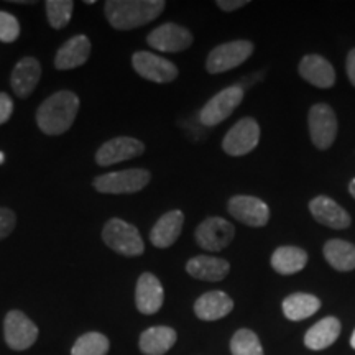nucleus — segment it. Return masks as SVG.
<instances>
[{
	"mask_svg": "<svg viewBox=\"0 0 355 355\" xmlns=\"http://www.w3.org/2000/svg\"><path fill=\"white\" fill-rule=\"evenodd\" d=\"M79 97L71 91H58L43 101L37 110V123L46 135L68 132L78 117Z\"/></svg>",
	"mask_w": 355,
	"mask_h": 355,
	"instance_id": "obj_1",
	"label": "nucleus"
},
{
	"mask_svg": "<svg viewBox=\"0 0 355 355\" xmlns=\"http://www.w3.org/2000/svg\"><path fill=\"white\" fill-rule=\"evenodd\" d=\"M165 7L163 0H109L104 12L114 28L133 30L157 19Z\"/></svg>",
	"mask_w": 355,
	"mask_h": 355,
	"instance_id": "obj_2",
	"label": "nucleus"
},
{
	"mask_svg": "<svg viewBox=\"0 0 355 355\" xmlns=\"http://www.w3.org/2000/svg\"><path fill=\"white\" fill-rule=\"evenodd\" d=\"M102 241L110 250L123 257H139L145 252V243L139 229L119 217H114L104 225Z\"/></svg>",
	"mask_w": 355,
	"mask_h": 355,
	"instance_id": "obj_3",
	"label": "nucleus"
},
{
	"mask_svg": "<svg viewBox=\"0 0 355 355\" xmlns=\"http://www.w3.org/2000/svg\"><path fill=\"white\" fill-rule=\"evenodd\" d=\"M150 180H152L150 171L141 170V168H132V170L97 176L92 181V186L102 194H133L144 189L150 183Z\"/></svg>",
	"mask_w": 355,
	"mask_h": 355,
	"instance_id": "obj_4",
	"label": "nucleus"
},
{
	"mask_svg": "<svg viewBox=\"0 0 355 355\" xmlns=\"http://www.w3.org/2000/svg\"><path fill=\"white\" fill-rule=\"evenodd\" d=\"M252 53H254V44L245 42V40L219 44L207 56L206 69L211 74L225 73V71L234 69L242 63H245V60L250 58Z\"/></svg>",
	"mask_w": 355,
	"mask_h": 355,
	"instance_id": "obj_5",
	"label": "nucleus"
},
{
	"mask_svg": "<svg viewBox=\"0 0 355 355\" xmlns=\"http://www.w3.org/2000/svg\"><path fill=\"white\" fill-rule=\"evenodd\" d=\"M243 99V89L241 86H230L212 99L199 112V121L206 127H216L230 117Z\"/></svg>",
	"mask_w": 355,
	"mask_h": 355,
	"instance_id": "obj_6",
	"label": "nucleus"
},
{
	"mask_svg": "<svg viewBox=\"0 0 355 355\" xmlns=\"http://www.w3.org/2000/svg\"><path fill=\"white\" fill-rule=\"evenodd\" d=\"M3 337H6V343L10 349L25 350L37 343L38 327L21 311L13 309L3 321Z\"/></svg>",
	"mask_w": 355,
	"mask_h": 355,
	"instance_id": "obj_7",
	"label": "nucleus"
},
{
	"mask_svg": "<svg viewBox=\"0 0 355 355\" xmlns=\"http://www.w3.org/2000/svg\"><path fill=\"white\" fill-rule=\"evenodd\" d=\"M309 135L313 145L319 150H327L337 137V119L334 110L327 104L313 105L308 115Z\"/></svg>",
	"mask_w": 355,
	"mask_h": 355,
	"instance_id": "obj_8",
	"label": "nucleus"
},
{
	"mask_svg": "<svg viewBox=\"0 0 355 355\" xmlns=\"http://www.w3.org/2000/svg\"><path fill=\"white\" fill-rule=\"evenodd\" d=\"M198 245L207 252H220L234 241L235 227L222 217H207L198 225L196 232Z\"/></svg>",
	"mask_w": 355,
	"mask_h": 355,
	"instance_id": "obj_9",
	"label": "nucleus"
},
{
	"mask_svg": "<svg viewBox=\"0 0 355 355\" xmlns=\"http://www.w3.org/2000/svg\"><path fill=\"white\" fill-rule=\"evenodd\" d=\"M260 127L257 121L250 117L242 119L230 130L225 133L222 140V148L230 157H242L250 153L259 145Z\"/></svg>",
	"mask_w": 355,
	"mask_h": 355,
	"instance_id": "obj_10",
	"label": "nucleus"
},
{
	"mask_svg": "<svg viewBox=\"0 0 355 355\" xmlns=\"http://www.w3.org/2000/svg\"><path fill=\"white\" fill-rule=\"evenodd\" d=\"M133 69L140 74L144 79H148L152 83L166 84L175 81L178 78V68L170 60L153 55L148 51H137L132 56Z\"/></svg>",
	"mask_w": 355,
	"mask_h": 355,
	"instance_id": "obj_11",
	"label": "nucleus"
},
{
	"mask_svg": "<svg viewBox=\"0 0 355 355\" xmlns=\"http://www.w3.org/2000/svg\"><path fill=\"white\" fill-rule=\"evenodd\" d=\"M145 145L133 137H115L105 141L96 152V163L99 166H110L115 163L127 162L144 155Z\"/></svg>",
	"mask_w": 355,
	"mask_h": 355,
	"instance_id": "obj_12",
	"label": "nucleus"
},
{
	"mask_svg": "<svg viewBox=\"0 0 355 355\" xmlns=\"http://www.w3.org/2000/svg\"><path fill=\"white\" fill-rule=\"evenodd\" d=\"M194 38L189 30L178 24H163L146 37V43L158 51L180 53L188 50Z\"/></svg>",
	"mask_w": 355,
	"mask_h": 355,
	"instance_id": "obj_13",
	"label": "nucleus"
},
{
	"mask_svg": "<svg viewBox=\"0 0 355 355\" xmlns=\"http://www.w3.org/2000/svg\"><path fill=\"white\" fill-rule=\"evenodd\" d=\"M230 216L248 227H263L270 219L268 206L254 196H234L227 204Z\"/></svg>",
	"mask_w": 355,
	"mask_h": 355,
	"instance_id": "obj_14",
	"label": "nucleus"
},
{
	"mask_svg": "<svg viewBox=\"0 0 355 355\" xmlns=\"http://www.w3.org/2000/svg\"><path fill=\"white\" fill-rule=\"evenodd\" d=\"M40 78H42V64L38 63L37 58H21L13 68L10 76V84L15 96L20 99H26V97L32 96L38 86Z\"/></svg>",
	"mask_w": 355,
	"mask_h": 355,
	"instance_id": "obj_15",
	"label": "nucleus"
},
{
	"mask_svg": "<svg viewBox=\"0 0 355 355\" xmlns=\"http://www.w3.org/2000/svg\"><path fill=\"white\" fill-rule=\"evenodd\" d=\"M165 291L153 273L140 275L135 288V304L141 314H155L163 306Z\"/></svg>",
	"mask_w": 355,
	"mask_h": 355,
	"instance_id": "obj_16",
	"label": "nucleus"
},
{
	"mask_svg": "<svg viewBox=\"0 0 355 355\" xmlns=\"http://www.w3.org/2000/svg\"><path fill=\"white\" fill-rule=\"evenodd\" d=\"M309 211L319 224L331 229H347L350 225L349 212L339 206L334 199L318 196L309 202Z\"/></svg>",
	"mask_w": 355,
	"mask_h": 355,
	"instance_id": "obj_17",
	"label": "nucleus"
},
{
	"mask_svg": "<svg viewBox=\"0 0 355 355\" xmlns=\"http://www.w3.org/2000/svg\"><path fill=\"white\" fill-rule=\"evenodd\" d=\"M89 56H91V42L86 35H76L58 50L55 56V68L60 71L79 68L86 63Z\"/></svg>",
	"mask_w": 355,
	"mask_h": 355,
	"instance_id": "obj_18",
	"label": "nucleus"
},
{
	"mask_svg": "<svg viewBox=\"0 0 355 355\" xmlns=\"http://www.w3.org/2000/svg\"><path fill=\"white\" fill-rule=\"evenodd\" d=\"M300 74L304 81L321 89L332 87L336 83L334 68L326 58L319 55L304 56L300 63Z\"/></svg>",
	"mask_w": 355,
	"mask_h": 355,
	"instance_id": "obj_19",
	"label": "nucleus"
},
{
	"mask_svg": "<svg viewBox=\"0 0 355 355\" xmlns=\"http://www.w3.org/2000/svg\"><path fill=\"white\" fill-rule=\"evenodd\" d=\"M184 224V214L181 211H170L159 217L150 232V241L155 247L168 248L180 239Z\"/></svg>",
	"mask_w": 355,
	"mask_h": 355,
	"instance_id": "obj_20",
	"label": "nucleus"
},
{
	"mask_svg": "<svg viewBox=\"0 0 355 355\" xmlns=\"http://www.w3.org/2000/svg\"><path fill=\"white\" fill-rule=\"evenodd\" d=\"M186 270L193 278L202 279V282H220L229 275L230 265L229 261L217 259V257L209 255H198L193 257L188 263Z\"/></svg>",
	"mask_w": 355,
	"mask_h": 355,
	"instance_id": "obj_21",
	"label": "nucleus"
},
{
	"mask_svg": "<svg viewBox=\"0 0 355 355\" xmlns=\"http://www.w3.org/2000/svg\"><path fill=\"white\" fill-rule=\"evenodd\" d=\"M234 309V301L222 291L204 293L194 304V313L202 321H217L225 318Z\"/></svg>",
	"mask_w": 355,
	"mask_h": 355,
	"instance_id": "obj_22",
	"label": "nucleus"
},
{
	"mask_svg": "<svg viewBox=\"0 0 355 355\" xmlns=\"http://www.w3.org/2000/svg\"><path fill=\"white\" fill-rule=\"evenodd\" d=\"M176 331L168 326H155L140 336V350L145 355H165L176 343Z\"/></svg>",
	"mask_w": 355,
	"mask_h": 355,
	"instance_id": "obj_23",
	"label": "nucleus"
},
{
	"mask_svg": "<svg viewBox=\"0 0 355 355\" xmlns=\"http://www.w3.org/2000/svg\"><path fill=\"white\" fill-rule=\"evenodd\" d=\"M340 334V322L337 318H324L306 332L304 344L311 350H322L334 344Z\"/></svg>",
	"mask_w": 355,
	"mask_h": 355,
	"instance_id": "obj_24",
	"label": "nucleus"
},
{
	"mask_svg": "<svg viewBox=\"0 0 355 355\" xmlns=\"http://www.w3.org/2000/svg\"><path fill=\"white\" fill-rule=\"evenodd\" d=\"M306 261H308V254L303 248L293 245L279 247L272 255V266L279 275L298 273L306 266Z\"/></svg>",
	"mask_w": 355,
	"mask_h": 355,
	"instance_id": "obj_25",
	"label": "nucleus"
},
{
	"mask_svg": "<svg viewBox=\"0 0 355 355\" xmlns=\"http://www.w3.org/2000/svg\"><path fill=\"white\" fill-rule=\"evenodd\" d=\"M321 301L316 296L306 293H295L283 301V313L290 321H303L318 313Z\"/></svg>",
	"mask_w": 355,
	"mask_h": 355,
	"instance_id": "obj_26",
	"label": "nucleus"
},
{
	"mask_svg": "<svg viewBox=\"0 0 355 355\" xmlns=\"http://www.w3.org/2000/svg\"><path fill=\"white\" fill-rule=\"evenodd\" d=\"M324 257L327 263L339 272L355 270V245L352 243L339 241V239L329 241L324 245Z\"/></svg>",
	"mask_w": 355,
	"mask_h": 355,
	"instance_id": "obj_27",
	"label": "nucleus"
},
{
	"mask_svg": "<svg viewBox=\"0 0 355 355\" xmlns=\"http://www.w3.org/2000/svg\"><path fill=\"white\" fill-rule=\"evenodd\" d=\"M109 339L101 332H87L74 343L71 355H107Z\"/></svg>",
	"mask_w": 355,
	"mask_h": 355,
	"instance_id": "obj_28",
	"label": "nucleus"
},
{
	"mask_svg": "<svg viewBox=\"0 0 355 355\" xmlns=\"http://www.w3.org/2000/svg\"><path fill=\"white\" fill-rule=\"evenodd\" d=\"M230 352L232 355H263V347L254 331L241 329L230 340Z\"/></svg>",
	"mask_w": 355,
	"mask_h": 355,
	"instance_id": "obj_29",
	"label": "nucleus"
},
{
	"mask_svg": "<svg viewBox=\"0 0 355 355\" xmlns=\"http://www.w3.org/2000/svg\"><path fill=\"white\" fill-rule=\"evenodd\" d=\"M44 7H46V17L50 25L53 28L60 30L69 24L71 17H73L74 2H71V0H48Z\"/></svg>",
	"mask_w": 355,
	"mask_h": 355,
	"instance_id": "obj_30",
	"label": "nucleus"
},
{
	"mask_svg": "<svg viewBox=\"0 0 355 355\" xmlns=\"http://www.w3.org/2000/svg\"><path fill=\"white\" fill-rule=\"evenodd\" d=\"M20 24L12 13L0 10V42L12 43L19 38Z\"/></svg>",
	"mask_w": 355,
	"mask_h": 355,
	"instance_id": "obj_31",
	"label": "nucleus"
},
{
	"mask_svg": "<svg viewBox=\"0 0 355 355\" xmlns=\"http://www.w3.org/2000/svg\"><path fill=\"white\" fill-rule=\"evenodd\" d=\"M15 224H17L15 212L7 209V207H0V241L12 234V230L15 229Z\"/></svg>",
	"mask_w": 355,
	"mask_h": 355,
	"instance_id": "obj_32",
	"label": "nucleus"
},
{
	"mask_svg": "<svg viewBox=\"0 0 355 355\" xmlns=\"http://www.w3.org/2000/svg\"><path fill=\"white\" fill-rule=\"evenodd\" d=\"M13 112V102L10 96L6 94V92H0V125L6 123L8 119L12 117Z\"/></svg>",
	"mask_w": 355,
	"mask_h": 355,
	"instance_id": "obj_33",
	"label": "nucleus"
},
{
	"mask_svg": "<svg viewBox=\"0 0 355 355\" xmlns=\"http://www.w3.org/2000/svg\"><path fill=\"white\" fill-rule=\"evenodd\" d=\"M247 3V0H219V2H217V7L224 12H234L237 10V8L245 7Z\"/></svg>",
	"mask_w": 355,
	"mask_h": 355,
	"instance_id": "obj_34",
	"label": "nucleus"
},
{
	"mask_svg": "<svg viewBox=\"0 0 355 355\" xmlns=\"http://www.w3.org/2000/svg\"><path fill=\"white\" fill-rule=\"evenodd\" d=\"M345 66H347V76L350 79V83H352V86H355V48L349 53L347 64Z\"/></svg>",
	"mask_w": 355,
	"mask_h": 355,
	"instance_id": "obj_35",
	"label": "nucleus"
},
{
	"mask_svg": "<svg viewBox=\"0 0 355 355\" xmlns=\"http://www.w3.org/2000/svg\"><path fill=\"white\" fill-rule=\"evenodd\" d=\"M349 191H350V194H352V198L355 199V178L352 181H350V184H349Z\"/></svg>",
	"mask_w": 355,
	"mask_h": 355,
	"instance_id": "obj_36",
	"label": "nucleus"
},
{
	"mask_svg": "<svg viewBox=\"0 0 355 355\" xmlns=\"http://www.w3.org/2000/svg\"><path fill=\"white\" fill-rule=\"evenodd\" d=\"M350 345H352V347L355 349V331H354V334H352V337H350Z\"/></svg>",
	"mask_w": 355,
	"mask_h": 355,
	"instance_id": "obj_37",
	"label": "nucleus"
},
{
	"mask_svg": "<svg viewBox=\"0 0 355 355\" xmlns=\"http://www.w3.org/2000/svg\"><path fill=\"white\" fill-rule=\"evenodd\" d=\"M84 3H87V6H92V3H96V2H94V0H86Z\"/></svg>",
	"mask_w": 355,
	"mask_h": 355,
	"instance_id": "obj_38",
	"label": "nucleus"
},
{
	"mask_svg": "<svg viewBox=\"0 0 355 355\" xmlns=\"http://www.w3.org/2000/svg\"><path fill=\"white\" fill-rule=\"evenodd\" d=\"M2 163H3V153L0 152V165H2Z\"/></svg>",
	"mask_w": 355,
	"mask_h": 355,
	"instance_id": "obj_39",
	"label": "nucleus"
}]
</instances>
